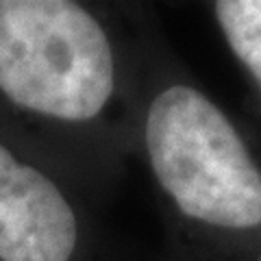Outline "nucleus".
I'll return each mask as SVG.
<instances>
[{"instance_id":"nucleus-4","label":"nucleus","mask_w":261,"mask_h":261,"mask_svg":"<svg viewBox=\"0 0 261 261\" xmlns=\"http://www.w3.org/2000/svg\"><path fill=\"white\" fill-rule=\"evenodd\" d=\"M202 7L240 70L250 124L261 128V0H214Z\"/></svg>"},{"instance_id":"nucleus-1","label":"nucleus","mask_w":261,"mask_h":261,"mask_svg":"<svg viewBox=\"0 0 261 261\" xmlns=\"http://www.w3.org/2000/svg\"><path fill=\"white\" fill-rule=\"evenodd\" d=\"M0 126L109 200L135 161L133 5L0 0Z\"/></svg>"},{"instance_id":"nucleus-3","label":"nucleus","mask_w":261,"mask_h":261,"mask_svg":"<svg viewBox=\"0 0 261 261\" xmlns=\"http://www.w3.org/2000/svg\"><path fill=\"white\" fill-rule=\"evenodd\" d=\"M105 202L0 126V261H135Z\"/></svg>"},{"instance_id":"nucleus-2","label":"nucleus","mask_w":261,"mask_h":261,"mask_svg":"<svg viewBox=\"0 0 261 261\" xmlns=\"http://www.w3.org/2000/svg\"><path fill=\"white\" fill-rule=\"evenodd\" d=\"M135 161L161 242L146 261H261V137L178 55L157 13L133 5Z\"/></svg>"}]
</instances>
